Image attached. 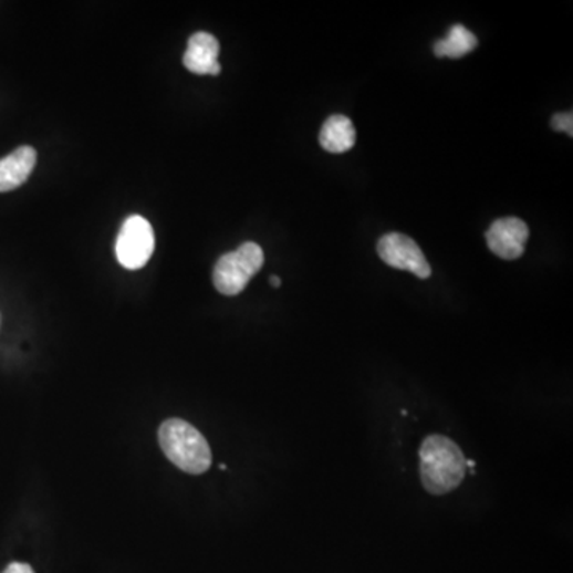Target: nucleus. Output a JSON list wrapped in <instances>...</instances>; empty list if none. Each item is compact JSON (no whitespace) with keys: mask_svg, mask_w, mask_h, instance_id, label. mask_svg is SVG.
<instances>
[{"mask_svg":"<svg viewBox=\"0 0 573 573\" xmlns=\"http://www.w3.org/2000/svg\"><path fill=\"white\" fill-rule=\"evenodd\" d=\"M420 481L431 496L455 491L466 478V456L451 438L430 435L419 449Z\"/></svg>","mask_w":573,"mask_h":573,"instance_id":"1","label":"nucleus"},{"mask_svg":"<svg viewBox=\"0 0 573 573\" xmlns=\"http://www.w3.org/2000/svg\"><path fill=\"white\" fill-rule=\"evenodd\" d=\"M159 446L166 457L190 475H201L210 469L212 452L205 435L183 419H168L158 430Z\"/></svg>","mask_w":573,"mask_h":573,"instance_id":"2","label":"nucleus"},{"mask_svg":"<svg viewBox=\"0 0 573 573\" xmlns=\"http://www.w3.org/2000/svg\"><path fill=\"white\" fill-rule=\"evenodd\" d=\"M264 263L263 249L256 242H244L233 252L225 253L213 268V285L222 295H239Z\"/></svg>","mask_w":573,"mask_h":573,"instance_id":"3","label":"nucleus"},{"mask_svg":"<svg viewBox=\"0 0 573 573\" xmlns=\"http://www.w3.org/2000/svg\"><path fill=\"white\" fill-rule=\"evenodd\" d=\"M154 250L155 233L148 220L140 216L126 219L115 246L119 264L126 270H140L154 256Z\"/></svg>","mask_w":573,"mask_h":573,"instance_id":"4","label":"nucleus"},{"mask_svg":"<svg viewBox=\"0 0 573 573\" xmlns=\"http://www.w3.org/2000/svg\"><path fill=\"white\" fill-rule=\"evenodd\" d=\"M381 260L395 270L409 271L419 279H429L431 268L423 250L409 236L390 233L383 236L378 242Z\"/></svg>","mask_w":573,"mask_h":573,"instance_id":"5","label":"nucleus"},{"mask_svg":"<svg viewBox=\"0 0 573 573\" xmlns=\"http://www.w3.org/2000/svg\"><path fill=\"white\" fill-rule=\"evenodd\" d=\"M528 239V225L517 217L496 220L486 233L489 250L503 260L520 259L524 253Z\"/></svg>","mask_w":573,"mask_h":573,"instance_id":"6","label":"nucleus"},{"mask_svg":"<svg viewBox=\"0 0 573 573\" xmlns=\"http://www.w3.org/2000/svg\"><path fill=\"white\" fill-rule=\"evenodd\" d=\"M220 43L209 32H196L188 40L184 65L196 75H219L222 65L219 63Z\"/></svg>","mask_w":573,"mask_h":573,"instance_id":"7","label":"nucleus"},{"mask_svg":"<svg viewBox=\"0 0 573 573\" xmlns=\"http://www.w3.org/2000/svg\"><path fill=\"white\" fill-rule=\"evenodd\" d=\"M38 163V152L29 145L17 148L6 158L0 159V191H12L14 188L21 187Z\"/></svg>","mask_w":573,"mask_h":573,"instance_id":"8","label":"nucleus"},{"mask_svg":"<svg viewBox=\"0 0 573 573\" xmlns=\"http://www.w3.org/2000/svg\"><path fill=\"white\" fill-rule=\"evenodd\" d=\"M319 143L330 154H344L355 144V128L344 115H332L326 118L319 134Z\"/></svg>","mask_w":573,"mask_h":573,"instance_id":"9","label":"nucleus"},{"mask_svg":"<svg viewBox=\"0 0 573 573\" xmlns=\"http://www.w3.org/2000/svg\"><path fill=\"white\" fill-rule=\"evenodd\" d=\"M477 46L478 39L475 38L473 32H470L462 24H455V27L449 29L448 38L435 43L434 52L435 56L438 58L459 60V58L473 52Z\"/></svg>","mask_w":573,"mask_h":573,"instance_id":"10","label":"nucleus"},{"mask_svg":"<svg viewBox=\"0 0 573 573\" xmlns=\"http://www.w3.org/2000/svg\"><path fill=\"white\" fill-rule=\"evenodd\" d=\"M551 128L556 131H562V133H567L569 136H572L573 133V115L572 112H567V114H556L553 118H551Z\"/></svg>","mask_w":573,"mask_h":573,"instance_id":"11","label":"nucleus"},{"mask_svg":"<svg viewBox=\"0 0 573 573\" xmlns=\"http://www.w3.org/2000/svg\"><path fill=\"white\" fill-rule=\"evenodd\" d=\"M2 573H35L32 571L31 565L23 564V562H13Z\"/></svg>","mask_w":573,"mask_h":573,"instance_id":"12","label":"nucleus"},{"mask_svg":"<svg viewBox=\"0 0 573 573\" xmlns=\"http://www.w3.org/2000/svg\"><path fill=\"white\" fill-rule=\"evenodd\" d=\"M270 284L273 285L274 289H279V286H281L282 282H281V279L278 278V275H271Z\"/></svg>","mask_w":573,"mask_h":573,"instance_id":"13","label":"nucleus"}]
</instances>
